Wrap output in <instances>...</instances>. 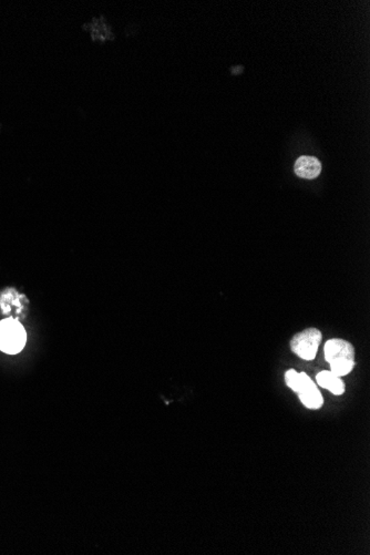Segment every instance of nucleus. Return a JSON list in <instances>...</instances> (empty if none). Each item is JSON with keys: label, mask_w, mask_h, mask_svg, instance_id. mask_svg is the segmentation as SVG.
<instances>
[{"label": "nucleus", "mask_w": 370, "mask_h": 555, "mask_svg": "<svg viewBox=\"0 0 370 555\" xmlns=\"http://www.w3.org/2000/svg\"><path fill=\"white\" fill-rule=\"evenodd\" d=\"M322 333L317 328H307L296 334L291 341L292 352L301 359L313 360L317 355Z\"/></svg>", "instance_id": "4"}, {"label": "nucleus", "mask_w": 370, "mask_h": 555, "mask_svg": "<svg viewBox=\"0 0 370 555\" xmlns=\"http://www.w3.org/2000/svg\"><path fill=\"white\" fill-rule=\"evenodd\" d=\"M316 381H317V383L320 387L327 389L336 396H341L345 392V385L341 377L334 375L331 371H327V370L320 371L316 376Z\"/></svg>", "instance_id": "6"}, {"label": "nucleus", "mask_w": 370, "mask_h": 555, "mask_svg": "<svg viewBox=\"0 0 370 555\" xmlns=\"http://www.w3.org/2000/svg\"><path fill=\"white\" fill-rule=\"evenodd\" d=\"M25 328L18 320L8 318L0 322V350L6 354L15 355L22 352L26 345Z\"/></svg>", "instance_id": "3"}, {"label": "nucleus", "mask_w": 370, "mask_h": 555, "mask_svg": "<svg viewBox=\"0 0 370 555\" xmlns=\"http://www.w3.org/2000/svg\"><path fill=\"white\" fill-rule=\"evenodd\" d=\"M286 385L294 392L299 394L301 404L308 409H320L324 404L323 396L320 394L317 385L305 373H297L296 370L289 369L285 374Z\"/></svg>", "instance_id": "2"}, {"label": "nucleus", "mask_w": 370, "mask_h": 555, "mask_svg": "<svg viewBox=\"0 0 370 555\" xmlns=\"http://www.w3.org/2000/svg\"><path fill=\"white\" fill-rule=\"evenodd\" d=\"M88 28L90 29L91 35L95 40H104L108 38L109 29L102 20L95 19L90 24H88Z\"/></svg>", "instance_id": "7"}, {"label": "nucleus", "mask_w": 370, "mask_h": 555, "mask_svg": "<svg viewBox=\"0 0 370 555\" xmlns=\"http://www.w3.org/2000/svg\"><path fill=\"white\" fill-rule=\"evenodd\" d=\"M326 362L331 365L334 375H348L355 367V348L349 341L344 339H329L324 348Z\"/></svg>", "instance_id": "1"}, {"label": "nucleus", "mask_w": 370, "mask_h": 555, "mask_svg": "<svg viewBox=\"0 0 370 555\" xmlns=\"http://www.w3.org/2000/svg\"><path fill=\"white\" fill-rule=\"evenodd\" d=\"M294 170L299 177L313 180L322 172V164H320V160L316 159L314 156H304L297 160Z\"/></svg>", "instance_id": "5"}]
</instances>
